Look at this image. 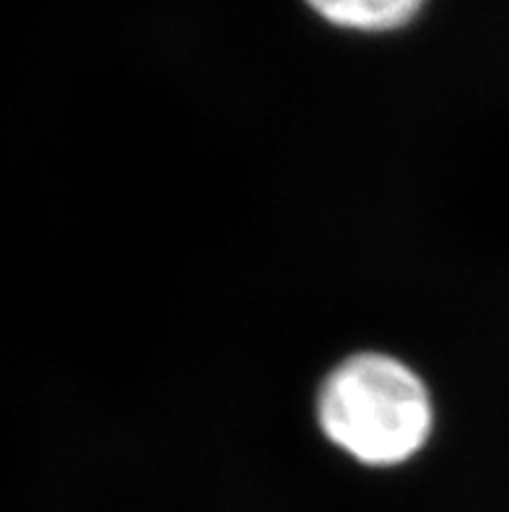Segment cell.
<instances>
[{
    "mask_svg": "<svg viewBox=\"0 0 509 512\" xmlns=\"http://www.w3.org/2000/svg\"><path fill=\"white\" fill-rule=\"evenodd\" d=\"M317 422L341 453L369 468L408 463L429 442L434 406L429 388L400 359L364 351L325 377Z\"/></svg>",
    "mask_w": 509,
    "mask_h": 512,
    "instance_id": "cell-1",
    "label": "cell"
},
{
    "mask_svg": "<svg viewBox=\"0 0 509 512\" xmlns=\"http://www.w3.org/2000/svg\"><path fill=\"white\" fill-rule=\"evenodd\" d=\"M426 0H307V6L328 24L351 32L400 29L424 8Z\"/></svg>",
    "mask_w": 509,
    "mask_h": 512,
    "instance_id": "cell-2",
    "label": "cell"
}]
</instances>
